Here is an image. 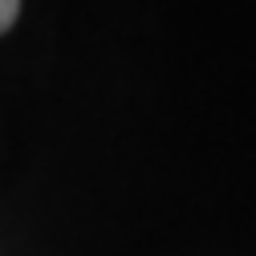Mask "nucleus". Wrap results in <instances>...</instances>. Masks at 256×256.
Instances as JSON below:
<instances>
[{"label":"nucleus","mask_w":256,"mask_h":256,"mask_svg":"<svg viewBox=\"0 0 256 256\" xmlns=\"http://www.w3.org/2000/svg\"><path fill=\"white\" fill-rule=\"evenodd\" d=\"M16 16H20V0H0V37L16 24Z\"/></svg>","instance_id":"f257e3e1"}]
</instances>
